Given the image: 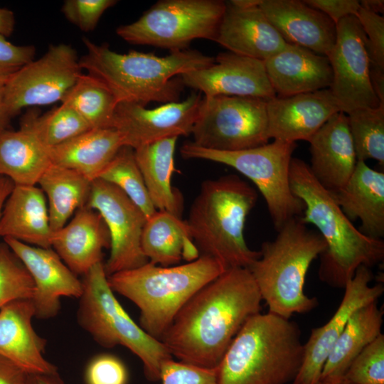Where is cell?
Listing matches in <instances>:
<instances>
[{"label": "cell", "instance_id": "26", "mask_svg": "<svg viewBox=\"0 0 384 384\" xmlns=\"http://www.w3.org/2000/svg\"><path fill=\"white\" fill-rule=\"evenodd\" d=\"M346 217L359 219V230L375 239L384 236V173L357 161L355 169L346 183L332 193Z\"/></svg>", "mask_w": 384, "mask_h": 384}, {"label": "cell", "instance_id": "28", "mask_svg": "<svg viewBox=\"0 0 384 384\" xmlns=\"http://www.w3.org/2000/svg\"><path fill=\"white\" fill-rule=\"evenodd\" d=\"M122 146L123 138L116 129L97 128L49 149V154L52 164L73 169L93 181Z\"/></svg>", "mask_w": 384, "mask_h": 384}, {"label": "cell", "instance_id": "52", "mask_svg": "<svg viewBox=\"0 0 384 384\" xmlns=\"http://www.w3.org/2000/svg\"><path fill=\"white\" fill-rule=\"evenodd\" d=\"M318 384H353V383H350L349 381L346 380L344 378H343L337 380L325 382V383H319Z\"/></svg>", "mask_w": 384, "mask_h": 384}, {"label": "cell", "instance_id": "49", "mask_svg": "<svg viewBox=\"0 0 384 384\" xmlns=\"http://www.w3.org/2000/svg\"><path fill=\"white\" fill-rule=\"evenodd\" d=\"M26 384H63L58 374H29Z\"/></svg>", "mask_w": 384, "mask_h": 384}, {"label": "cell", "instance_id": "42", "mask_svg": "<svg viewBox=\"0 0 384 384\" xmlns=\"http://www.w3.org/2000/svg\"><path fill=\"white\" fill-rule=\"evenodd\" d=\"M127 381L126 366L118 357L112 354L95 356L86 368V384H127Z\"/></svg>", "mask_w": 384, "mask_h": 384}, {"label": "cell", "instance_id": "22", "mask_svg": "<svg viewBox=\"0 0 384 384\" xmlns=\"http://www.w3.org/2000/svg\"><path fill=\"white\" fill-rule=\"evenodd\" d=\"M258 6L287 43L326 56L334 47L336 25L303 1L260 0Z\"/></svg>", "mask_w": 384, "mask_h": 384}, {"label": "cell", "instance_id": "16", "mask_svg": "<svg viewBox=\"0 0 384 384\" xmlns=\"http://www.w3.org/2000/svg\"><path fill=\"white\" fill-rule=\"evenodd\" d=\"M201 95L193 92L181 102L165 103L154 109L132 102H119L112 127L122 135L124 146L133 149L168 137L191 134Z\"/></svg>", "mask_w": 384, "mask_h": 384}, {"label": "cell", "instance_id": "25", "mask_svg": "<svg viewBox=\"0 0 384 384\" xmlns=\"http://www.w3.org/2000/svg\"><path fill=\"white\" fill-rule=\"evenodd\" d=\"M270 84L279 97L329 88L333 73L326 55L287 43L280 52L264 60Z\"/></svg>", "mask_w": 384, "mask_h": 384}, {"label": "cell", "instance_id": "36", "mask_svg": "<svg viewBox=\"0 0 384 384\" xmlns=\"http://www.w3.org/2000/svg\"><path fill=\"white\" fill-rule=\"evenodd\" d=\"M98 178L118 188L142 210L147 219L157 211L150 199L132 148L122 146Z\"/></svg>", "mask_w": 384, "mask_h": 384}, {"label": "cell", "instance_id": "4", "mask_svg": "<svg viewBox=\"0 0 384 384\" xmlns=\"http://www.w3.org/2000/svg\"><path fill=\"white\" fill-rule=\"evenodd\" d=\"M257 200L255 188L237 175L205 181L185 220L201 255L216 259L226 270L247 268L257 260L260 251L251 250L244 235Z\"/></svg>", "mask_w": 384, "mask_h": 384}, {"label": "cell", "instance_id": "48", "mask_svg": "<svg viewBox=\"0 0 384 384\" xmlns=\"http://www.w3.org/2000/svg\"><path fill=\"white\" fill-rule=\"evenodd\" d=\"M4 86L0 84V134L7 129L12 118L6 105Z\"/></svg>", "mask_w": 384, "mask_h": 384}, {"label": "cell", "instance_id": "19", "mask_svg": "<svg viewBox=\"0 0 384 384\" xmlns=\"http://www.w3.org/2000/svg\"><path fill=\"white\" fill-rule=\"evenodd\" d=\"M260 0H233L219 24L215 42L230 52L265 60L287 42L260 9Z\"/></svg>", "mask_w": 384, "mask_h": 384}, {"label": "cell", "instance_id": "34", "mask_svg": "<svg viewBox=\"0 0 384 384\" xmlns=\"http://www.w3.org/2000/svg\"><path fill=\"white\" fill-rule=\"evenodd\" d=\"M78 114L91 129L112 127L119 102L98 78L82 73L60 101Z\"/></svg>", "mask_w": 384, "mask_h": 384}, {"label": "cell", "instance_id": "31", "mask_svg": "<svg viewBox=\"0 0 384 384\" xmlns=\"http://www.w3.org/2000/svg\"><path fill=\"white\" fill-rule=\"evenodd\" d=\"M141 246L149 262L163 267L177 265L183 259L191 262L200 256L186 221L166 211L157 210L146 220Z\"/></svg>", "mask_w": 384, "mask_h": 384}, {"label": "cell", "instance_id": "35", "mask_svg": "<svg viewBox=\"0 0 384 384\" xmlns=\"http://www.w3.org/2000/svg\"><path fill=\"white\" fill-rule=\"evenodd\" d=\"M20 128L31 132L48 149L91 129L72 108L62 103L42 115L28 112L21 120Z\"/></svg>", "mask_w": 384, "mask_h": 384}, {"label": "cell", "instance_id": "39", "mask_svg": "<svg viewBox=\"0 0 384 384\" xmlns=\"http://www.w3.org/2000/svg\"><path fill=\"white\" fill-rule=\"evenodd\" d=\"M353 384H384V335L380 334L353 360L343 377Z\"/></svg>", "mask_w": 384, "mask_h": 384}, {"label": "cell", "instance_id": "40", "mask_svg": "<svg viewBox=\"0 0 384 384\" xmlns=\"http://www.w3.org/2000/svg\"><path fill=\"white\" fill-rule=\"evenodd\" d=\"M117 3L116 0H65L61 11L68 21L82 31L90 32L105 11Z\"/></svg>", "mask_w": 384, "mask_h": 384}, {"label": "cell", "instance_id": "13", "mask_svg": "<svg viewBox=\"0 0 384 384\" xmlns=\"http://www.w3.org/2000/svg\"><path fill=\"white\" fill-rule=\"evenodd\" d=\"M87 206L102 218L110 238V256L104 263L108 276L144 265L141 239L146 217L122 191L102 179L94 180Z\"/></svg>", "mask_w": 384, "mask_h": 384}, {"label": "cell", "instance_id": "29", "mask_svg": "<svg viewBox=\"0 0 384 384\" xmlns=\"http://www.w3.org/2000/svg\"><path fill=\"white\" fill-rule=\"evenodd\" d=\"M178 137H168L134 149L150 199L157 210L181 218L183 199L171 184Z\"/></svg>", "mask_w": 384, "mask_h": 384}, {"label": "cell", "instance_id": "11", "mask_svg": "<svg viewBox=\"0 0 384 384\" xmlns=\"http://www.w3.org/2000/svg\"><path fill=\"white\" fill-rule=\"evenodd\" d=\"M267 100L218 95L204 97L191 134L193 144L235 151L262 146L270 139Z\"/></svg>", "mask_w": 384, "mask_h": 384}, {"label": "cell", "instance_id": "30", "mask_svg": "<svg viewBox=\"0 0 384 384\" xmlns=\"http://www.w3.org/2000/svg\"><path fill=\"white\" fill-rule=\"evenodd\" d=\"M383 317V311L377 301L361 306L351 315L325 361L319 383L344 377L357 356L382 334Z\"/></svg>", "mask_w": 384, "mask_h": 384}, {"label": "cell", "instance_id": "51", "mask_svg": "<svg viewBox=\"0 0 384 384\" xmlns=\"http://www.w3.org/2000/svg\"><path fill=\"white\" fill-rule=\"evenodd\" d=\"M361 8L378 14H383V0H363L360 1Z\"/></svg>", "mask_w": 384, "mask_h": 384}, {"label": "cell", "instance_id": "24", "mask_svg": "<svg viewBox=\"0 0 384 384\" xmlns=\"http://www.w3.org/2000/svg\"><path fill=\"white\" fill-rule=\"evenodd\" d=\"M107 228L95 210L87 205L60 229L53 231L51 247L76 275L85 274L102 262L103 250L110 248Z\"/></svg>", "mask_w": 384, "mask_h": 384}, {"label": "cell", "instance_id": "20", "mask_svg": "<svg viewBox=\"0 0 384 384\" xmlns=\"http://www.w3.org/2000/svg\"><path fill=\"white\" fill-rule=\"evenodd\" d=\"M270 138L309 142L334 114L341 112L329 88L289 97L276 96L266 103Z\"/></svg>", "mask_w": 384, "mask_h": 384}, {"label": "cell", "instance_id": "27", "mask_svg": "<svg viewBox=\"0 0 384 384\" xmlns=\"http://www.w3.org/2000/svg\"><path fill=\"white\" fill-rule=\"evenodd\" d=\"M52 233L47 201L42 190L37 185H14L2 209L0 237L49 248Z\"/></svg>", "mask_w": 384, "mask_h": 384}, {"label": "cell", "instance_id": "47", "mask_svg": "<svg viewBox=\"0 0 384 384\" xmlns=\"http://www.w3.org/2000/svg\"><path fill=\"white\" fill-rule=\"evenodd\" d=\"M15 16L12 11L0 7V35L10 36L15 27Z\"/></svg>", "mask_w": 384, "mask_h": 384}, {"label": "cell", "instance_id": "9", "mask_svg": "<svg viewBox=\"0 0 384 384\" xmlns=\"http://www.w3.org/2000/svg\"><path fill=\"white\" fill-rule=\"evenodd\" d=\"M296 142L274 140L272 143L235 151L203 148L184 144L183 158L204 159L229 166L249 178L262 195L274 228L301 217L304 203L292 192L289 169Z\"/></svg>", "mask_w": 384, "mask_h": 384}, {"label": "cell", "instance_id": "43", "mask_svg": "<svg viewBox=\"0 0 384 384\" xmlns=\"http://www.w3.org/2000/svg\"><path fill=\"white\" fill-rule=\"evenodd\" d=\"M356 17L366 37L369 65L384 70V18L361 8Z\"/></svg>", "mask_w": 384, "mask_h": 384}, {"label": "cell", "instance_id": "33", "mask_svg": "<svg viewBox=\"0 0 384 384\" xmlns=\"http://www.w3.org/2000/svg\"><path fill=\"white\" fill-rule=\"evenodd\" d=\"M92 182L80 173L55 164L46 170L37 185L46 198L52 231L65 225L77 210L87 205Z\"/></svg>", "mask_w": 384, "mask_h": 384}, {"label": "cell", "instance_id": "3", "mask_svg": "<svg viewBox=\"0 0 384 384\" xmlns=\"http://www.w3.org/2000/svg\"><path fill=\"white\" fill-rule=\"evenodd\" d=\"M82 42L86 52L80 58L81 68L105 83L119 103L146 106L151 102H177L183 84L180 76L215 61L196 50H172L159 57L135 50L117 53L87 38Z\"/></svg>", "mask_w": 384, "mask_h": 384}, {"label": "cell", "instance_id": "37", "mask_svg": "<svg viewBox=\"0 0 384 384\" xmlns=\"http://www.w3.org/2000/svg\"><path fill=\"white\" fill-rule=\"evenodd\" d=\"M357 161L371 159L384 164V102L346 114Z\"/></svg>", "mask_w": 384, "mask_h": 384}, {"label": "cell", "instance_id": "8", "mask_svg": "<svg viewBox=\"0 0 384 384\" xmlns=\"http://www.w3.org/2000/svg\"><path fill=\"white\" fill-rule=\"evenodd\" d=\"M81 282L79 325L102 347L128 348L142 361L146 378L159 380L162 364L173 357L164 343L145 332L119 304L109 284L104 262L94 265Z\"/></svg>", "mask_w": 384, "mask_h": 384}, {"label": "cell", "instance_id": "1", "mask_svg": "<svg viewBox=\"0 0 384 384\" xmlns=\"http://www.w3.org/2000/svg\"><path fill=\"white\" fill-rule=\"evenodd\" d=\"M262 300L247 268L226 270L189 299L160 341L179 361L215 368Z\"/></svg>", "mask_w": 384, "mask_h": 384}, {"label": "cell", "instance_id": "50", "mask_svg": "<svg viewBox=\"0 0 384 384\" xmlns=\"http://www.w3.org/2000/svg\"><path fill=\"white\" fill-rule=\"evenodd\" d=\"M14 187V183L9 178L0 176V218L4 203Z\"/></svg>", "mask_w": 384, "mask_h": 384}, {"label": "cell", "instance_id": "45", "mask_svg": "<svg viewBox=\"0 0 384 384\" xmlns=\"http://www.w3.org/2000/svg\"><path fill=\"white\" fill-rule=\"evenodd\" d=\"M305 4L322 12L336 25L343 18L356 16L361 9L357 0H304Z\"/></svg>", "mask_w": 384, "mask_h": 384}, {"label": "cell", "instance_id": "10", "mask_svg": "<svg viewBox=\"0 0 384 384\" xmlns=\"http://www.w3.org/2000/svg\"><path fill=\"white\" fill-rule=\"evenodd\" d=\"M225 9L220 0H162L116 33L131 44L185 50L195 39L214 41Z\"/></svg>", "mask_w": 384, "mask_h": 384}, {"label": "cell", "instance_id": "41", "mask_svg": "<svg viewBox=\"0 0 384 384\" xmlns=\"http://www.w3.org/2000/svg\"><path fill=\"white\" fill-rule=\"evenodd\" d=\"M159 380L161 384H218L217 368H205L173 358L162 364Z\"/></svg>", "mask_w": 384, "mask_h": 384}, {"label": "cell", "instance_id": "2", "mask_svg": "<svg viewBox=\"0 0 384 384\" xmlns=\"http://www.w3.org/2000/svg\"><path fill=\"white\" fill-rule=\"evenodd\" d=\"M289 183L292 192L305 206L301 220L315 225L326 244L319 255L321 281L344 288L360 266L371 268L383 262L384 241L370 238L356 228L332 192L317 181L303 160L292 158Z\"/></svg>", "mask_w": 384, "mask_h": 384}, {"label": "cell", "instance_id": "23", "mask_svg": "<svg viewBox=\"0 0 384 384\" xmlns=\"http://www.w3.org/2000/svg\"><path fill=\"white\" fill-rule=\"evenodd\" d=\"M31 299L12 301L0 309V355L29 374H58L43 356L46 340L34 330Z\"/></svg>", "mask_w": 384, "mask_h": 384}, {"label": "cell", "instance_id": "12", "mask_svg": "<svg viewBox=\"0 0 384 384\" xmlns=\"http://www.w3.org/2000/svg\"><path fill=\"white\" fill-rule=\"evenodd\" d=\"M75 50L58 43L19 70L5 85L7 109L14 117L28 107L61 101L82 74Z\"/></svg>", "mask_w": 384, "mask_h": 384}, {"label": "cell", "instance_id": "21", "mask_svg": "<svg viewBox=\"0 0 384 384\" xmlns=\"http://www.w3.org/2000/svg\"><path fill=\"white\" fill-rule=\"evenodd\" d=\"M309 142L311 174L324 188L336 192L348 181L357 163L346 114L332 115Z\"/></svg>", "mask_w": 384, "mask_h": 384}, {"label": "cell", "instance_id": "15", "mask_svg": "<svg viewBox=\"0 0 384 384\" xmlns=\"http://www.w3.org/2000/svg\"><path fill=\"white\" fill-rule=\"evenodd\" d=\"M370 267L360 266L346 283L344 294L330 319L312 329L304 344V356L299 370L292 384H318L325 361L351 315L361 306L378 301L384 292L382 283L370 285L373 279Z\"/></svg>", "mask_w": 384, "mask_h": 384}, {"label": "cell", "instance_id": "14", "mask_svg": "<svg viewBox=\"0 0 384 384\" xmlns=\"http://www.w3.org/2000/svg\"><path fill=\"white\" fill-rule=\"evenodd\" d=\"M327 58L333 80L329 88L341 112L377 107L380 101L372 86L365 33L355 16L336 24V39Z\"/></svg>", "mask_w": 384, "mask_h": 384}, {"label": "cell", "instance_id": "6", "mask_svg": "<svg viewBox=\"0 0 384 384\" xmlns=\"http://www.w3.org/2000/svg\"><path fill=\"white\" fill-rule=\"evenodd\" d=\"M226 269L216 259L200 255L183 265L163 267L149 262L107 277L117 292L139 309V326L159 340L174 317L200 289Z\"/></svg>", "mask_w": 384, "mask_h": 384}, {"label": "cell", "instance_id": "38", "mask_svg": "<svg viewBox=\"0 0 384 384\" xmlns=\"http://www.w3.org/2000/svg\"><path fill=\"white\" fill-rule=\"evenodd\" d=\"M33 292V279L22 262L6 242H0V309L12 301L31 299Z\"/></svg>", "mask_w": 384, "mask_h": 384}, {"label": "cell", "instance_id": "18", "mask_svg": "<svg viewBox=\"0 0 384 384\" xmlns=\"http://www.w3.org/2000/svg\"><path fill=\"white\" fill-rule=\"evenodd\" d=\"M182 83L204 94L260 98L276 97L264 61L232 52L219 53L214 63L180 76Z\"/></svg>", "mask_w": 384, "mask_h": 384}, {"label": "cell", "instance_id": "32", "mask_svg": "<svg viewBox=\"0 0 384 384\" xmlns=\"http://www.w3.org/2000/svg\"><path fill=\"white\" fill-rule=\"evenodd\" d=\"M51 164L49 149L29 131L20 128L0 134V176L14 185H37Z\"/></svg>", "mask_w": 384, "mask_h": 384}, {"label": "cell", "instance_id": "17", "mask_svg": "<svg viewBox=\"0 0 384 384\" xmlns=\"http://www.w3.org/2000/svg\"><path fill=\"white\" fill-rule=\"evenodd\" d=\"M29 272L34 292L31 302L34 316L39 319L55 317L60 309L63 297L80 298L82 282L52 247L31 245L13 238H4Z\"/></svg>", "mask_w": 384, "mask_h": 384}, {"label": "cell", "instance_id": "46", "mask_svg": "<svg viewBox=\"0 0 384 384\" xmlns=\"http://www.w3.org/2000/svg\"><path fill=\"white\" fill-rule=\"evenodd\" d=\"M28 373L0 355V384H26Z\"/></svg>", "mask_w": 384, "mask_h": 384}, {"label": "cell", "instance_id": "44", "mask_svg": "<svg viewBox=\"0 0 384 384\" xmlns=\"http://www.w3.org/2000/svg\"><path fill=\"white\" fill-rule=\"evenodd\" d=\"M33 46H17L0 35V84L5 85L19 70L34 60Z\"/></svg>", "mask_w": 384, "mask_h": 384}, {"label": "cell", "instance_id": "7", "mask_svg": "<svg viewBox=\"0 0 384 384\" xmlns=\"http://www.w3.org/2000/svg\"><path fill=\"white\" fill-rule=\"evenodd\" d=\"M272 241L261 245L260 257L247 269L267 304L268 312L289 319L296 313H307L318 301L304 293L311 262L326 248L319 233L309 229L300 217L288 221Z\"/></svg>", "mask_w": 384, "mask_h": 384}, {"label": "cell", "instance_id": "5", "mask_svg": "<svg viewBox=\"0 0 384 384\" xmlns=\"http://www.w3.org/2000/svg\"><path fill=\"white\" fill-rule=\"evenodd\" d=\"M297 324L267 312L250 317L217 367L218 384H289L302 366Z\"/></svg>", "mask_w": 384, "mask_h": 384}]
</instances>
